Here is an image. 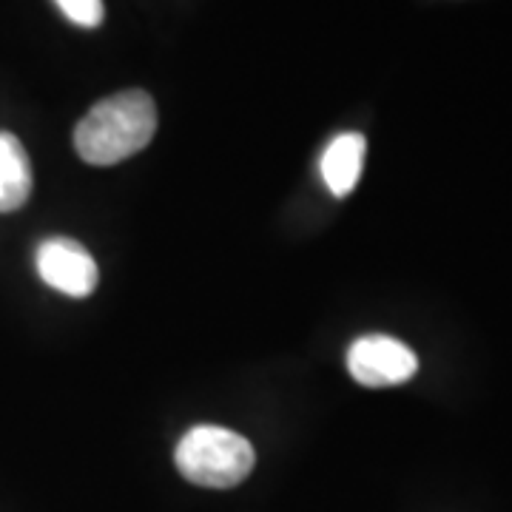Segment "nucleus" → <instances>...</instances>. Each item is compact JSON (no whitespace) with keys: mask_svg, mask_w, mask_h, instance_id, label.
<instances>
[{"mask_svg":"<svg viewBox=\"0 0 512 512\" xmlns=\"http://www.w3.org/2000/svg\"><path fill=\"white\" fill-rule=\"evenodd\" d=\"M157 131V106L140 89L100 100L74 128V148L89 165H114L134 157Z\"/></svg>","mask_w":512,"mask_h":512,"instance_id":"obj_1","label":"nucleus"},{"mask_svg":"<svg viewBox=\"0 0 512 512\" xmlns=\"http://www.w3.org/2000/svg\"><path fill=\"white\" fill-rule=\"evenodd\" d=\"M174 461L191 484L208 490H231L251 476L256 453L251 441L234 430L200 424L180 439Z\"/></svg>","mask_w":512,"mask_h":512,"instance_id":"obj_2","label":"nucleus"},{"mask_svg":"<svg viewBox=\"0 0 512 512\" xmlns=\"http://www.w3.org/2000/svg\"><path fill=\"white\" fill-rule=\"evenodd\" d=\"M348 370L362 387H393L416 376L419 359L399 339L370 333L350 345Z\"/></svg>","mask_w":512,"mask_h":512,"instance_id":"obj_3","label":"nucleus"},{"mask_svg":"<svg viewBox=\"0 0 512 512\" xmlns=\"http://www.w3.org/2000/svg\"><path fill=\"white\" fill-rule=\"evenodd\" d=\"M37 274L40 279L55 288V291L74 296V299H86L92 296L100 271L92 254L86 251V245H80L77 239L69 237H52L43 239L35 256Z\"/></svg>","mask_w":512,"mask_h":512,"instance_id":"obj_4","label":"nucleus"},{"mask_svg":"<svg viewBox=\"0 0 512 512\" xmlns=\"http://www.w3.org/2000/svg\"><path fill=\"white\" fill-rule=\"evenodd\" d=\"M365 154L367 143L362 134L348 131V134H339L330 140V146L322 154V180L330 188L333 197H348L353 194V188L362 177V168H365Z\"/></svg>","mask_w":512,"mask_h":512,"instance_id":"obj_5","label":"nucleus"},{"mask_svg":"<svg viewBox=\"0 0 512 512\" xmlns=\"http://www.w3.org/2000/svg\"><path fill=\"white\" fill-rule=\"evenodd\" d=\"M32 194V165L20 140L0 131V214H12L26 205Z\"/></svg>","mask_w":512,"mask_h":512,"instance_id":"obj_6","label":"nucleus"},{"mask_svg":"<svg viewBox=\"0 0 512 512\" xmlns=\"http://www.w3.org/2000/svg\"><path fill=\"white\" fill-rule=\"evenodd\" d=\"M55 3L66 18L83 29H94L103 23V0H55Z\"/></svg>","mask_w":512,"mask_h":512,"instance_id":"obj_7","label":"nucleus"}]
</instances>
